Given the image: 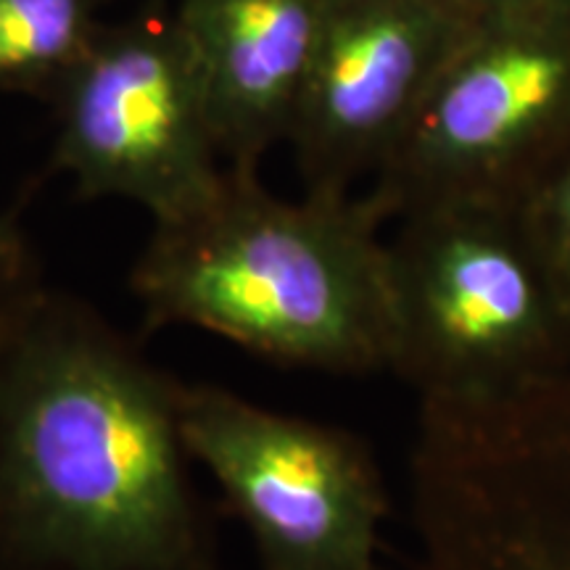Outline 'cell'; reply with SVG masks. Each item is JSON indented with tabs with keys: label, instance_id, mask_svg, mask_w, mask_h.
I'll use <instances>...</instances> for the list:
<instances>
[{
	"label": "cell",
	"instance_id": "8",
	"mask_svg": "<svg viewBox=\"0 0 570 570\" xmlns=\"http://www.w3.org/2000/svg\"><path fill=\"white\" fill-rule=\"evenodd\" d=\"M473 21L462 0H323L288 135L306 194L377 175Z\"/></svg>",
	"mask_w": 570,
	"mask_h": 570
},
{
	"label": "cell",
	"instance_id": "12",
	"mask_svg": "<svg viewBox=\"0 0 570 570\" xmlns=\"http://www.w3.org/2000/svg\"><path fill=\"white\" fill-rule=\"evenodd\" d=\"M46 288L24 233L11 217L0 214V341Z\"/></svg>",
	"mask_w": 570,
	"mask_h": 570
},
{
	"label": "cell",
	"instance_id": "7",
	"mask_svg": "<svg viewBox=\"0 0 570 570\" xmlns=\"http://www.w3.org/2000/svg\"><path fill=\"white\" fill-rule=\"evenodd\" d=\"M51 104V164L85 198L130 202L164 223L225 183L209 104L173 17L106 24Z\"/></svg>",
	"mask_w": 570,
	"mask_h": 570
},
{
	"label": "cell",
	"instance_id": "3",
	"mask_svg": "<svg viewBox=\"0 0 570 570\" xmlns=\"http://www.w3.org/2000/svg\"><path fill=\"white\" fill-rule=\"evenodd\" d=\"M389 281V373L417 404L499 402L570 370V306L520 204L410 206Z\"/></svg>",
	"mask_w": 570,
	"mask_h": 570
},
{
	"label": "cell",
	"instance_id": "4",
	"mask_svg": "<svg viewBox=\"0 0 570 570\" xmlns=\"http://www.w3.org/2000/svg\"><path fill=\"white\" fill-rule=\"evenodd\" d=\"M410 512L417 570H570V370L420 415Z\"/></svg>",
	"mask_w": 570,
	"mask_h": 570
},
{
	"label": "cell",
	"instance_id": "1",
	"mask_svg": "<svg viewBox=\"0 0 570 570\" xmlns=\"http://www.w3.org/2000/svg\"><path fill=\"white\" fill-rule=\"evenodd\" d=\"M180 381L46 288L0 341V566L214 570Z\"/></svg>",
	"mask_w": 570,
	"mask_h": 570
},
{
	"label": "cell",
	"instance_id": "6",
	"mask_svg": "<svg viewBox=\"0 0 570 570\" xmlns=\"http://www.w3.org/2000/svg\"><path fill=\"white\" fill-rule=\"evenodd\" d=\"M180 425L259 570H377L386 483L356 433L209 383H180Z\"/></svg>",
	"mask_w": 570,
	"mask_h": 570
},
{
	"label": "cell",
	"instance_id": "5",
	"mask_svg": "<svg viewBox=\"0 0 570 570\" xmlns=\"http://www.w3.org/2000/svg\"><path fill=\"white\" fill-rule=\"evenodd\" d=\"M570 146V13L479 17L367 190L389 219L444 198L520 204Z\"/></svg>",
	"mask_w": 570,
	"mask_h": 570
},
{
	"label": "cell",
	"instance_id": "13",
	"mask_svg": "<svg viewBox=\"0 0 570 570\" xmlns=\"http://www.w3.org/2000/svg\"><path fill=\"white\" fill-rule=\"evenodd\" d=\"M479 17H539V13H570V0H462Z\"/></svg>",
	"mask_w": 570,
	"mask_h": 570
},
{
	"label": "cell",
	"instance_id": "2",
	"mask_svg": "<svg viewBox=\"0 0 570 570\" xmlns=\"http://www.w3.org/2000/svg\"><path fill=\"white\" fill-rule=\"evenodd\" d=\"M391 223L370 194L281 198L227 167L209 202L154 223L130 288L142 323L194 327L283 367L391 365Z\"/></svg>",
	"mask_w": 570,
	"mask_h": 570
},
{
	"label": "cell",
	"instance_id": "11",
	"mask_svg": "<svg viewBox=\"0 0 570 570\" xmlns=\"http://www.w3.org/2000/svg\"><path fill=\"white\" fill-rule=\"evenodd\" d=\"M570 306V146L520 202Z\"/></svg>",
	"mask_w": 570,
	"mask_h": 570
},
{
	"label": "cell",
	"instance_id": "9",
	"mask_svg": "<svg viewBox=\"0 0 570 570\" xmlns=\"http://www.w3.org/2000/svg\"><path fill=\"white\" fill-rule=\"evenodd\" d=\"M323 0H180V30L230 169L288 142Z\"/></svg>",
	"mask_w": 570,
	"mask_h": 570
},
{
	"label": "cell",
	"instance_id": "14",
	"mask_svg": "<svg viewBox=\"0 0 570 570\" xmlns=\"http://www.w3.org/2000/svg\"><path fill=\"white\" fill-rule=\"evenodd\" d=\"M0 570H24V568H9V566H0Z\"/></svg>",
	"mask_w": 570,
	"mask_h": 570
},
{
	"label": "cell",
	"instance_id": "10",
	"mask_svg": "<svg viewBox=\"0 0 570 570\" xmlns=\"http://www.w3.org/2000/svg\"><path fill=\"white\" fill-rule=\"evenodd\" d=\"M104 0H0V96L51 101L98 35Z\"/></svg>",
	"mask_w": 570,
	"mask_h": 570
}]
</instances>
